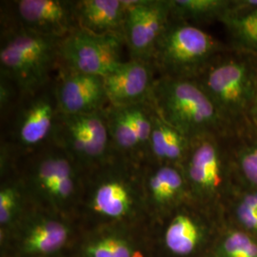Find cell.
<instances>
[{"label":"cell","instance_id":"obj_1","mask_svg":"<svg viewBox=\"0 0 257 257\" xmlns=\"http://www.w3.org/2000/svg\"><path fill=\"white\" fill-rule=\"evenodd\" d=\"M143 174V164L116 155L87 172L77 214L81 213L99 227L130 228L150 218Z\"/></svg>","mask_w":257,"mask_h":257},{"label":"cell","instance_id":"obj_2","mask_svg":"<svg viewBox=\"0 0 257 257\" xmlns=\"http://www.w3.org/2000/svg\"><path fill=\"white\" fill-rule=\"evenodd\" d=\"M18 165L30 204L68 218L77 214L86 173L63 149L51 141Z\"/></svg>","mask_w":257,"mask_h":257},{"label":"cell","instance_id":"obj_3","mask_svg":"<svg viewBox=\"0 0 257 257\" xmlns=\"http://www.w3.org/2000/svg\"><path fill=\"white\" fill-rule=\"evenodd\" d=\"M232 134L192 139L181 165L191 201L221 218L230 197L242 185L232 154Z\"/></svg>","mask_w":257,"mask_h":257},{"label":"cell","instance_id":"obj_4","mask_svg":"<svg viewBox=\"0 0 257 257\" xmlns=\"http://www.w3.org/2000/svg\"><path fill=\"white\" fill-rule=\"evenodd\" d=\"M195 80L235 132L246 128V117L257 87V55L229 47Z\"/></svg>","mask_w":257,"mask_h":257},{"label":"cell","instance_id":"obj_5","mask_svg":"<svg viewBox=\"0 0 257 257\" xmlns=\"http://www.w3.org/2000/svg\"><path fill=\"white\" fill-rule=\"evenodd\" d=\"M152 102L166 122L191 140L234 133L195 79L157 77Z\"/></svg>","mask_w":257,"mask_h":257},{"label":"cell","instance_id":"obj_6","mask_svg":"<svg viewBox=\"0 0 257 257\" xmlns=\"http://www.w3.org/2000/svg\"><path fill=\"white\" fill-rule=\"evenodd\" d=\"M62 39L1 26L0 75L15 83L21 96L42 90L55 79Z\"/></svg>","mask_w":257,"mask_h":257},{"label":"cell","instance_id":"obj_7","mask_svg":"<svg viewBox=\"0 0 257 257\" xmlns=\"http://www.w3.org/2000/svg\"><path fill=\"white\" fill-rule=\"evenodd\" d=\"M228 47L201 28L171 18L152 61L157 77L195 79Z\"/></svg>","mask_w":257,"mask_h":257},{"label":"cell","instance_id":"obj_8","mask_svg":"<svg viewBox=\"0 0 257 257\" xmlns=\"http://www.w3.org/2000/svg\"><path fill=\"white\" fill-rule=\"evenodd\" d=\"M58 112L53 80L42 90L21 97L5 121L8 126L1 140L9 144L19 161L52 141Z\"/></svg>","mask_w":257,"mask_h":257},{"label":"cell","instance_id":"obj_9","mask_svg":"<svg viewBox=\"0 0 257 257\" xmlns=\"http://www.w3.org/2000/svg\"><path fill=\"white\" fill-rule=\"evenodd\" d=\"M159 224L161 248L166 256L206 257L211 252L224 220L190 200Z\"/></svg>","mask_w":257,"mask_h":257},{"label":"cell","instance_id":"obj_10","mask_svg":"<svg viewBox=\"0 0 257 257\" xmlns=\"http://www.w3.org/2000/svg\"><path fill=\"white\" fill-rule=\"evenodd\" d=\"M105 110L88 114L58 112L56 118L52 141L63 149L85 173L114 156Z\"/></svg>","mask_w":257,"mask_h":257},{"label":"cell","instance_id":"obj_11","mask_svg":"<svg viewBox=\"0 0 257 257\" xmlns=\"http://www.w3.org/2000/svg\"><path fill=\"white\" fill-rule=\"evenodd\" d=\"M124 49V37L94 35L79 28L61 40L58 70L104 77L126 61Z\"/></svg>","mask_w":257,"mask_h":257},{"label":"cell","instance_id":"obj_12","mask_svg":"<svg viewBox=\"0 0 257 257\" xmlns=\"http://www.w3.org/2000/svg\"><path fill=\"white\" fill-rule=\"evenodd\" d=\"M1 3V26L61 39L79 29L76 0H14Z\"/></svg>","mask_w":257,"mask_h":257},{"label":"cell","instance_id":"obj_13","mask_svg":"<svg viewBox=\"0 0 257 257\" xmlns=\"http://www.w3.org/2000/svg\"><path fill=\"white\" fill-rule=\"evenodd\" d=\"M13 230L18 232L16 248L19 256L51 257L66 248L73 228L71 218L29 203L25 213Z\"/></svg>","mask_w":257,"mask_h":257},{"label":"cell","instance_id":"obj_14","mask_svg":"<svg viewBox=\"0 0 257 257\" xmlns=\"http://www.w3.org/2000/svg\"><path fill=\"white\" fill-rule=\"evenodd\" d=\"M105 113L114 155L145 165L156 113L153 102L127 107L109 105Z\"/></svg>","mask_w":257,"mask_h":257},{"label":"cell","instance_id":"obj_15","mask_svg":"<svg viewBox=\"0 0 257 257\" xmlns=\"http://www.w3.org/2000/svg\"><path fill=\"white\" fill-rule=\"evenodd\" d=\"M171 19V0H128L124 23L128 59L152 61Z\"/></svg>","mask_w":257,"mask_h":257},{"label":"cell","instance_id":"obj_16","mask_svg":"<svg viewBox=\"0 0 257 257\" xmlns=\"http://www.w3.org/2000/svg\"><path fill=\"white\" fill-rule=\"evenodd\" d=\"M143 187L148 213L157 223L191 200L183 171L179 166L145 164Z\"/></svg>","mask_w":257,"mask_h":257},{"label":"cell","instance_id":"obj_17","mask_svg":"<svg viewBox=\"0 0 257 257\" xmlns=\"http://www.w3.org/2000/svg\"><path fill=\"white\" fill-rule=\"evenodd\" d=\"M54 88L60 113H94L110 105L101 76L58 70Z\"/></svg>","mask_w":257,"mask_h":257},{"label":"cell","instance_id":"obj_18","mask_svg":"<svg viewBox=\"0 0 257 257\" xmlns=\"http://www.w3.org/2000/svg\"><path fill=\"white\" fill-rule=\"evenodd\" d=\"M156 79L153 61L127 59L103 82L110 106L127 107L152 101Z\"/></svg>","mask_w":257,"mask_h":257},{"label":"cell","instance_id":"obj_19","mask_svg":"<svg viewBox=\"0 0 257 257\" xmlns=\"http://www.w3.org/2000/svg\"><path fill=\"white\" fill-rule=\"evenodd\" d=\"M128 2V0H76L78 26L94 35L124 37Z\"/></svg>","mask_w":257,"mask_h":257},{"label":"cell","instance_id":"obj_20","mask_svg":"<svg viewBox=\"0 0 257 257\" xmlns=\"http://www.w3.org/2000/svg\"><path fill=\"white\" fill-rule=\"evenodd\" d=\"M191 142L190 138L166 122L156 110L146 164L181 167L190 151Z\"/></svg>","mask_w":257,"mask_h":257},{"label":"cell","instance_id":"obj_21","mask_svg":"<svg viewBox=\"0 0 257 257\" xmlns=\"http://www.w3.org/2000/svg\"><path fill=\"white\" fill-rule=\"evenodd\" d=\"M128 228L103 226L83 242L82 257H144L142 248L128 232Z\"/></svg>","mask_w":257,"mask_h":257},{"label":"cell","instance_id":"obj_22","mask_svg":"<svg viewBox=\"0 0 257 257\" xmlns=\"http://www.w3.org/2000/svg\"><path fill=\"white\" fill-rule=\"evenodd\" d=\"M29 205L27 193L18 170L2 177L0 187L1 235L11 232L19 224Z\"/></svg>","mask_w":257,"mask_h":257},{"label":"cell","instance_id":"obj_23","mask_svg":"<svg viewBox=\"0 0 257 257\" xmlns=\"http://www.w3.org/2000/svg\"><path fill=\"white\" fill-rule=\"evenodd\" d=\"M230 0H171V18L193 25L222 23L228 17Z\"/></svg>","mask_w":257,"mask_h":257},{"label":"cell","instance_id":"obj_24","mask_svg":"<svg viewBox=\"0 0 257 257\" xmlns=\"http://www.w3.org/2000/svg\"><path fill=\"white\" fill-rule=\"evenodd\" d=\"M223 220L257 237V190L241 185L227 204Z\"/></svg>","mask_w":257,"mask_h":257},{"label":"cell","instance_id":"obj_25","mask_svg":"<svg viewBox=\"0 0 257 257\" xmlns=\"http://www.w3.org/2000/svg\"><path fill=\"white\" fill-rule=\"evenodd\" d=\"M231 148L241 182L257 190V132L244 128L233 133Z\"/></svg>","mask_w":257,"mask_h":257},{"label":"cell","instance_id":"obj_26","mask_svg":"<svg viewBox=\"0 0 257 257\" xmlns=\"http://www.w3.org/2000/svg\"><path fill=\"white\" fill-rule=\"evenodd\" d=\"M210 257H257V237L224 222Z\"/></svg>","mask_w":257,"mask_h":257},{"label":"cell","instance_id":"obj_27","mask_svg":"<svg viewBox=\"0 0 257 257\" xmlns=\"http://www.w3.org/2000/svg\"><path fill=\"white\" fill-rule=\"evenodd\" d=\"M222 24L228 34V45L257 55V11L243 19H227Z\"/></svg>","mask_w":257,"mask_h":257},{"label":"cell","instance_id":"obj_28","mask_svg":"<svg viewBox=\"0 0 257 257\" xmlns=\"http://www.w3.org/2000/svg\"><path fill=\"white\" fill-rule=\"evenodd\" d=\"M21 97V93L17 85L9 78L0 75V114L2 122H5L9 117L10 114L18 106Z\"/></svg>","mask_w":257,"mask_h":257},{"label":"cell","instance_id":"obj_29","mask_svg":"<svg viewBox=\"0 0 257 257\" xmlns=\"http://www.w3.org/2000/svg\"><path fill=\"white\" fill-rule=\"evenodd\" d=\"M257 11V0H230V9L227 19L246 18Z\"/></svg>","mask_w":257,"mask_h":257},{"label":"cell","instance_id":"obj_30","mask_svg":"<svg viewBox=\"0 0 257 257\" xmlns=\"http://www.w3.org/2000/svg\"><path fill=\"white\" fill-rule=\"evenodd\" d=\"M246 128L257 132V87L246 117Z\"/></svg>","mask_w":257,"mask_h":257},{"label":"cell","instance_id":"obj_31","mask_svg":"<svg viewBox=\"0 0 257 257\" xmlns=\"http://www.w3.org/2000/svg\"><path fill=\"white\" fill-rule=\"evenodd\" d=\"M206 257H210V256H209V255H208V256H206Z\"/></svg>","mask_w":257,"mask_h":257}]
</instances>
